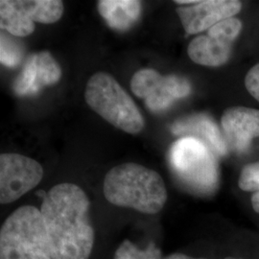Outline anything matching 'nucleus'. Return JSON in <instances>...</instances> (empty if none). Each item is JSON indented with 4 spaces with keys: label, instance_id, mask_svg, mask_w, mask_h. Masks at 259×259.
<instances>
[{
    "label": "nucleus",
    "instance_id": "obj_4",
    "mask_svg": "<svg viewBox=\"0 0 259 259\" xmlns=\"http://www.w3.org/2000/svg\"><path fill=\"white\" fill-rule=\"evenodd\" d=\"M84 98L93 111L117 129L137 135L144 128L138 106L109 73L97 72L89 79Z\"/></svg>",
    "mask_w": 259,
    "mask_h": 259
},
{
    "label": "nucleus",
    "instance_id": "obj_13",
    "mask_svg": "<svg viewBox=\"0 0 259 259\" xmlns=\"http://www.w3.org/2000/svg\"><path fill=\"white\" fill-rule=\"evenodd\" d=\"M171 131L182 138H193L205 144L214 155L225 156L228 146L215 121L204 113L193 114L176 121Z\"/></svg>",
    "mask_w": 259,
    "mask_h": 259
},
{
    "label": "nucleus",
    "instance_id": "obj_19",
    "mask_svg": "<svg viewBox=\"0 0 259 259\" xmlns=\"http://www.w3.org/2000/svg\"><path fill=\"white\" fill-rule=\"evenodd\" d=\"M250 204H251L252 209L257 214H259V191L251 195Z\"/></svg>",
    "mask_w": 259,
    "mask_h": 259
},
{
    "label": "nucleus",
    "instance_id": "obj_18",
    "mask_svg": "<svg viewBox=\"0 0 259 259\" xmlns=\"http://www.w3.org/2000/svg\"><path fill=\"white\" fill-rule=\"evenodd\" d=\"M244 83L248 93L259 102V63L248 71Z\"/></svg>",
    "mask_w": 259,
    "mask_h": 259
},
{
    "label": "nucleus",
    "instance_id": "obj_21",
    "mask_svg": "<svg viewBox=\"0 0 259 259\" xmlns=\"http://www.w3.org/2000/svg\"><path fill=\"white\" fill-rule=\"evenodd\" d=\"M224 259H243L241 258V257H237V256H227L226 258Z\"/></svg>",
    "mask_w": 259,
    "mask_h": 259
},
{
    "label": "nucleus",
    "instance_id": "obj_3",
    "mask_svg": "<svg viewBox=\"0 0 259 259\" xmlns=\"http://www.w3.org/2000/svg\"><path fill=\"white\" fill-rule=\"evenodd\" d=\"M0 259H52L46 224L37 207L20 206L3 223Z\"/></svg>",
    "mask_w": 259,
    "mask_h": 259
},
{
    "label": "nucleus",
    "instance_id": "obj_2",
    "mask_svg": "<svg viewBox=\"0 0 259 259\" xmlns=\"http://www.w3.org/2000/svg\"><path fill=\"white\" fill-rule=\"evenodd\" d=\"M109 203L145 214H157L166 204L167 190L161 176L152 169L134 162L114 166L103 185Z\"/></svg>",
    "mask_w": 259,
    "mask_h": 259
},
{
    "label": "nucleus",
    "instance_id": "obj_16",
    "mask_svg": "<svg viewBox=\"0 0 259 259\" xmlns=\"http://www.w3.org/2000/svg\"><path fill=\"white\" fill-rule=\"evenodd\" d=\"M23 50L20 49L17 41L11 39L10 37L1 34V64L15 67L20 64L22 60Z\"/></svg>",
    "mask_w": 259,
    "mask_h": 259
},
{
    "label": "nucleus",
    "instance_id": "obj_11",
    "mask_svg": "<svg viewBox=\"0 0 259 259\" xmlns=\"http://www.w3.org/2000/svg\"><path fill=\"white\" fill-rule=\"evenodd\" d=\"M61 77V66L48 51L34 53L28 57L16 78L13 91L19 96L34 95L44 87L58 83Z\"/></svg>",
    "mask_w": 259,
    "mask_h": 259
},
{
    "label": "nucleus",
    "instance_id": "obj_9",
    "mask_svg": "<svg viewBox=\"0 0 259 259\" xmlns=\"http://www.w3.org/2000/svg\"><path fill=\"white\" fill-rule=\"evenodd\" d=\"M44 178V168L31 157L19 154L0 156V203L11 204L35 188Z\"/></svg>",
    "mask_w": 259,
    "mask_h": 259
},
{
    "label": "nucleus",
    "instance_id": "obj_7",
    "mask_svg": "<svg viewBox=\"0 0 259 259\" xmlns=\"http://www.w3.org/2000/svg\"><path fill=\"white\" fill-rule=\"evenodd\" d=\"M242 28L240 19H225L208 29L206 35L193 38L187 48V54L198 65L209 67L224 65L231 58L233 42L239 37Z\"/></svg>",
    "mask_w": 259,
    "mask_h": 259
},
{
    "label": "nucleus",
    "instance_id": "obj_12",
    "mask_svg": "<svg viewBox=\"0 0 259 259\" xmlns=\"http://www.w3.org/2000/svg\"><path fill=\"white\" fill-rule=\"evenodd\" d=\"M221 126L228 149L237 154L246 153L252 139L259 138V110L231 107L224 111Z\"/></svg>",
    "mask_w": 259,
    "mask_h": 259
},
{
    "label": "nucleus",
    "instance_id": "obj_20",
    "mask_svg": "<svg viewBox=\"0 0 259 259\" xmlns=\"http://www.w3.org/2000/svg\"><path fill=\"white\" fill-rule=\"evenodd\" d=\"M162 259H206V258H198V257H192L189 255H186L185 253H181V252H174L171 253L169 255H167Z\"/></svg>",
    "mask_w": 259,
    "mask_h": 259
},
{
    "label": "nucleus",
    "instance_id": "obj_6",
    "mask_svg": "<svg viewBox=\"0 0 259 259\" xmlns=\"http://www.w3.org/2000/svg\"><path fill=\"white\" fill-rule=\"evenodd\" d=\"M131 89L154 112L165 111L178 99L191 93V84L179 75H163L152 68L137 71L131 80Z\"/></svg>",
    "mask_w": 259,
    "mask_h": 259
},
{
    "label": "nucleus",
    "instance_id": "obj_17",
    "mask_svg": "<svg viewBox=\"0 0 259 259\" xmlns=\"http://www.w3.org/2000/svg\"><path fill=\"white\" fill-rule=\"evenodd\" d=\"M238 186L242 191L255 193L259 191V161L243 167L238 178Z\"/></svg>",
    "mask_w": 259,
    "mask_h": 259
},
{
    "label": "nucleus",
    "instance_id": "obj_5",
    "mask_svg": "<svg viewBox=\"0 0 259 259\" xmlns=\"http://www.w3.org/2000/svg\"><path fill=\"white\" fill-rule=\"evenodd\" d=\"M64 10L60 0H1L0 26L13 36L27 37L34 33L36 22H57Z\"/></svg>",
    "mask_w": 259,
    "mask_h": 259
},
{
    "label": "nucleus",
    "instance_id": "obj_10",
    "mask_svg": "<svg viewBox=\"0 0 259 259\" xmlns=\"http://www.w3.org/2000/svg\"><path fill=\"white\" fill-rule=\"evenodd\" d=\"M242 9L237 0H203L191 5L180 6L177 14L187 35H195L216 25L225 19L235 18Z\"/></svg>",
    "mask_w": 259,
    "mask_h": 259
},
{
    "label": "nucleus",
    "instance_id": "obj_8",
    "mask_svg": "<svg viewBox=\"0 0 259 259\" xmlns=\"http://www.w3.org/2000/svg\"><path fill=\"white\" fill-rule=\"evenodd\" d=\"M174 169L185 180L200 185H211L217 179L214 154L203 142L193 138H182L170 150Z\"/></svg>",
    "mask_w": 259,
    "mask_h": 259
},
{
    "label": "nucleus",
    "instance_id": "obj_14",
    "mask_svg": "<svg viewBox=\"0 0 259 259\" xmlns=\"http://www.w3.org/2000/svg\"><path fill=\"white\" fill-rule=\"evenodd\" d=\"M97 9L111 29L127 31L140 18L142 5L138 0H100Z\"/></svg>",
    "mask_w": 259,
    "mask_h": 259
},
{
    "label": "nucleus",
    "instance_id": "obj_1",
    "mask_svg": "<svg viewBox=\"0 0 259 259\" xmlns=\"http://www.w3.org/2000/svg\"><path fill=\"white\" fill-rule=\"evenodd\" d=\"M89 210L88 196L74 184H59L44 197L40 211L52 259L90 258L94 245V230Z\"/></svg>",
    "mask_w": 259,
    "mask_h": 259
},
{
    "label": "nucleus",
    "instance_id": "obj_15",
    "mask_svg": "<svg viewBox=\"0 0 259 259\" xmlns=\"http://www.w3.org/2000/svg\"><path fill=\"white\" fill-rule=\"evenodd\" d=\"M161 250L154 242H151L146 249H139L130 240H124L114 253L113 259H162Z\"/></svg>",
    "mask_w": 259,
    "mask_h": 259
}]
</instances>
